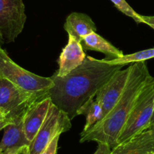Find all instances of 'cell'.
I'll list each match as a JSON object with an SVG mask.
<instances>
[{"instance_id":"1","label":"cell","mask_w":154,"mask_h":154,"mask_svg":"<svg viewBox=\"0 0 154 154\" xmlns=\"http://www.w3.org/2000/svg\"><path fill=\"white\" fill-rule=\"evenodd\" d=\"M122 65H110L86 56L79 66L64 77L54 73L51 77L53 86L47 93L51 102L67 114L70 120L77 116V111L96 93Z\"/></svg>"},{"instance_id":"19","label":"cell","mask_w":154,"mask_h":154,"mask_svg":"<svg viewBox=\"0 0 154 154\" xmlns=\"http://www.w3.org/2000/svg\"><path fill=\"white\" fill-rule=\"evenodd\" d=\"M2 154H30V146L29 145L24 146V147H21V148L18 149V150H13V151L6 152V153H2Z\"/></svg>"},{"instance_id":"24","label":"cell","mask_w":154,"mask_h":154,"mask_svg":"<svg viewBox=\"0 0 154 154\" xmlns=\"http://www.w3.org/2000/svg\"><path fill=\"white\" fill-rule=\"evenodd\" d=\"M4 43H5L4 40H3L1 36H0V48H2V45H3V44H4Z\"/></svg>"},{"instance_id":"23","label":"cell","mask_w":154,"mask_h":154,"mask_svg":"<svg viewBox=\"0 0 154 154\" xmlns=\"http://www.w3.org/2000/svg\"><path fill=\"white\" fill-rule=\"evenodd\" d=\"M152 126H154V111H153V114H152V118H151L150 123H149V127H152Z\"/></svg>"},{"instance_id":"22","label":"cell","mask_w":154,"mask_h":154,"mask_svg":"<svg viewBox=\"0 0 154 154\" xmlns=\"http://www.w3.org/2000/svg\"><path fill=\"white\" fill-rule=\"evenodd\" d=\"M11 119H8V118H5V119H2V120H0V131L2 129H4L9 123L11 122Z\"/></svg>"},{"instance_id":"26","label":"cell","mask_w":154,"mask_h":154,"mask_svg":"<svg viewBox=\"0 0 154 154\" xmlns=\"http://www.w3.org/2000/svg\"><path fill=\"white\" fill-rule=\"evenodd\" d=\"M152 154H154V153H152Z\"/></svg>"},{"instance_id":"10","label":"cell","mask_w":154,"mask_h":154,"mask_svg":"<svg viewBox=\"0 0 154 154\" xmlns=\"http://www.w3.org/2000/svg\"><path fill=\"white\" fill-rule=\"evenodd\" d=\"M85 57L81 42L73 36L69 35L67 45L63 48L58 58V70L54 74L58 77L66 76L79 66Z\"/></svg>"},{"instance_id":"18","label":"cell","mask_w":154,"mask_h":154,"mask_svg":"<svg viewBox=\"0 0 154 154\" xmlns=\"http://www.w3.org/2000/svg\"><path fill=\"white\" fill-rule=\"evenodd\" d=\"M60 135H57L53 138L52 141L49 143L48 146L42 150L39 154H57V147H58V141L60 139Z\"/></svg>"},{"instance_id":"8","label":"cell","mask_w":154,"mask_h":154,"mask_svg":"<svg viewBox=\"0 0 154 154\" xmlns=\"http://www.w3.org/2000/svg\"><path fill=\"white\" fill-rule=\"evenodd\" d=\"M131 69V65H130L125 69L117 71L95 95V100L102 107L104 117L113 109L123 93Z\"/></svg>"},{"instance_id":"9","label":"cell","mask_w":154,"mask_h":154,"mask_svg":"<svg viewBox=\"0 0 154 154\" xmlns=\"http://www.w3.org/2000/svg\"><path fill=\"white\" fill-rule=\"evenodd\" d=\"M51 103V99L47 96L33 104L24 113L23 128L26 137L30 143L43 123Z\"/></svg>"},{"instance_id":"20","label":"cell","mask_w":154,"mask_h":154,"mask_svg":"<svg viewBox=\"0 0 154 154\" xmlns=\"http://www.w3.org/2000/svg\"><path fill=\"white\" fill-rule=\"evenodd\" d=\"M98 148H97L96 151L93 154H108L111 150V149L110 147H108L107 146L104 145L103 144H98Z\"/></svg>"},{"instance_id":"21","label":"cell","mask_w":154,"mask_h":154,"mask_svg":"<svg viewBox=\"0 0 154 154\" xmlns=\"http://www.w3.org/2000/svg\"><path fill=\"white\" fill-rule=\"evenodd\" d=\"M143 23L146 24L150 26L152 29H154V16H144L141 15Z\"/></svg>"},{"instance_id":"11","label":"cell","mask_w":154,"mask_h":154,"mask_svg":"<svg viewBox=\"0 0 154 154\" xmlns=\"http://www.w3.org/2000/svg\"><path fill=\"white\" fill-rule=\"evenodd\" d=\"M154 153V126L149 127L113 147L108 154Z\"/></svg>"},{"instance_id":"13","label":"cell","mask_w":154,"mask_h":154,"mask_svg":"<svg viewBox=\"0 0 154 154\" xmlns=\"http://www.w3.org/2000/svg\"><path fill=\"white\" fill-rule=\"evenodd\" d=\"M64 29L68 35L81 40L87 35L97 31V26L91 17L84 13L72 12L69 14L64 23Z\"/></svg>"},{"instance_id":"12","label":"cell","mask_w":154,"mask_h":154,"mask_svg":"<svg viewBox=\"0 0 154 154\" xmlns=\"http://www.w3.org/2000/svg\"><path fill=\"white\" fill-rule=\"evenodd\" d=\"M23 117L12 119L4 128V135L0 141V154L18 150L24 146H30L23 128Z\"/></svg>"},{"instance_id":"14","label":"cell","mask_w":154,"mask_h":154,"mask_svg":"<svg viewBox=\"0 0 154 154\" xmlns=\"http://www.w3.org/2000/svg\"><path fill=\"white\" fill-rule=\"evenodd\" d=\"M81 44L84 50L95 51L104 54L106 56V60H113L124 55L121 50L118 49L96 32L85 36L81 40Z\"/></svg>"},{"instance_id":"16","label":"cell","mask_w":154,"mask_h":154,"mask_svg":"<svg viewBox=\"0 0 154 154\" xmlns=\"http://www.w3.org/2000/svg\"><path fill=\"white\" fill-rule=\"evenodd\" d=\"M154 59V48L150 49L143 50V51H137L133 54H124L122 57H119L113 60H106L101 59V61L110 65H122L125 66L130 63H139V62H146V60Z\"/></svg>"},{"instance_id":"5","label":"cell","mask_w":154,"mask_h":154,"mask_svg":"<svg viewBox=\"0 0 154 154\" xmlns=\"http://www.w3.org/2000/svg\"><path fill=\"white\" fill-rule=\"evenodd\" d=\"M44 97L25 91L8 80L0 78V111L5 118L12 120L21 117L33 104Z\"/></svg>"},{"instance_id":"15","label":"cell","mask_w":154,"mask_h":154,"mask_svg":"<svg viewBox=\"0 0 154 154\" xmlns=\"http://www.w3.org/2000/svg\"><path fill=\"white\" fill-rule=\"evenodd\" d=\"M78 115H84L85 117V125L82 132L87 131L104 118L102 107L95 100V97L89 99L82 105L77 111V116Z\"/></svg>"},{"instance_id":"6","label":"cell","mask_w":154,"mask_h":154,"mask_svg":"<svg viewBox=\"0 0 154 154\" xmlns=\"http://www.w3.org/2000/svg\"><path fill=\"white\" fill-rule=\"evenodd\" d=\"M71 127V120L67 114L51 103L43 123L30 143V154H39L56 135L67 132Z\"/></svg>"},{"instance_id":"4","label":"cell","mask_w":154,"mask_h":154,"mask_svg":"<svg viewBox=\"0 0 154 154\" xmlns=\"http://www.w3.org/2000/svg\"><path fill=\"white\" fill-rule=\"evenodd\" d=\"M0 78L8 80L19 88L40 96H46L53 86L51 77L39 76L21 67L2 48H0Z\"/></svg>"},{"instance_id":"25","label":"cell","mask_w":154,"mask_h":154,"mask_svg":"<svg viewBox=\"0 0 154 154\" xmlns=\"http://www.w3.org/2000/svg\"><path fill=\"white\" fill-rule=\"evenodd\" d=\"M2 119H5V116L3 115L2 113L0 111V120H2Z\"/></svg>"},{"instance_id":"2","label":"cell","mask_w":154,"mask_h":154,"mask_svg":"<svg viewBox=\"0 0 154 154\" xmlns=\"http://www.w3.org/2000/svg\"><path fill=\"white\" fill-rule=\"evenodd\" d=\"M146 62L132 63L125 89L113 109L98 123L80 134V143L95 141L110 149L118 138L142 87L150 77Z\"/></svg>"},{"instance_id":"17","label":"cell","mask_w":154,"mask_h":154,"mask_svg":"<svg viewBox=\"0 0 154 154\" xmlns=\"http://www.w3.org/2000/svg\"><path fill=\"white\" fill-rule=\"evenodd\" d=\"M115 7L126 16L132 18L137 23H143L141 15L135 11L125 0H110Z\"/></svg>"},{"instance_id":"3","label":"cell","mask_w":154,"mask_h":154,"mask_svg":"<svg viewBox=\"0 0 154 154\" xmlns=\"http://www.w3.org/2000/svg\"><path fill=\"white\" fill-rule=\"evenodd\" d=\"M154 111V77L150 75L139 93L122 129L117 145L147 129Z\"/></svg>"},{"instance_id":"7","label":"cell","mask_w":154,"mask_h":154,"mask_svg":"<svg viewBox=\"0 0 154 154\" xmlns=\"http://www.w3.org/2000/svg\"><path fill=\"white\" fill-rule=\"evenodd\" d=\"M27 20L24 0H0V36L5 43L16 40Z\"/></svg>"}]
</instances>
